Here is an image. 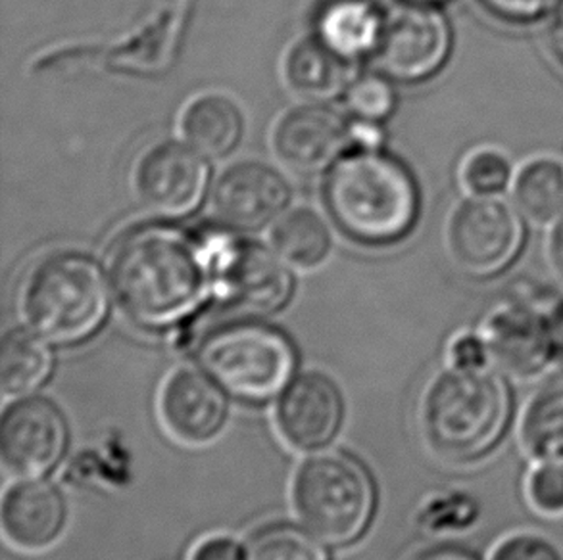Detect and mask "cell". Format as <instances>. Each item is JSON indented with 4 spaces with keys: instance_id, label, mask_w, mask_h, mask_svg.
Returning <instances> with one entry per match:
<instances>
[{
    "instance_id": "obj_29",
    "label": "cell",
    "mask_w": 563,
    "mask_h": 560,
    "mask_svg": "<svg viewBox=\"0 0 563 560\" xmlns=\"http://www.w3.org/2000/svg\"><path fill=\"white\" fill-rule=\"evenodd\" d=\"M490 560H562L556 547L533 534L504 539Z\"/></svg>"
},
{
    "instance_id": "obj_32",
    "label": "cell",
    "mask_w": 563,
    "mask_h": 560,
    "mask_svg": "<svg viewBox=\"0 0 563 560\" xmlns=\"http://www.w3.org/2000/svg\"><path fill=\"white\" fill-rule=\"evenodd\" d=\"M190 560H246V551L229 536H212L192 549Z\"/></svg>"
},
{
    "instance_id": "obj_35",
    "label": "cell",
    "mask_w": 563,
    "mask_h": 560,
    "mask_svg": "<svg viewBox=\"0 0 563 560\" xmlns=\"http://www.w3.org/2000/svg\"><path fill=\"white\" fill-rule=\"evenodd\" d=\"M416 560H479L475 555L465 551L462 547L442 546L434 547L431 551L421 555Z\"/></svg>"
},
{
    "instance_id": "obj_8",
    "label": "cell",
    "mask_w": 563,
    "mask_h": 560,
    "mask_svg": "<svg viewBox=\"0 0 563 560\" xmlns=\"http://www.w3.org/2000/svg\"><path fill=\"white\" fill-rule=\"evenodd\" d=\"M526 240L518 208L495 197L467 200L452 215L449 246L457 267L475 279H490L514 264Z\"/></svg>"
},
{
    "instance_id": "obj_25",
    "label": "cell",
    "mask_w": 563,
    "mask_h": 560,
    "mask_svg": "<svg viewBox=\"0 0 563 560\" xmlns=\"http://www.w3.org/2000/svg\"><path fill=\"white\" fill-rule=\"evenodd\" d=\"M246 560H329L328 549L297 524H269L252 536Z\"/></svg>"
},
{
    "instance_id": "obj_27",
    "label": "cell",
    "mask_w": 563,
    "mask_h": 560,
    "mask_svg": "<svg viewBox=\"0 0 563 560\" xmlns=\"http://www.w3.org/2000/svg\"><path fill=\"white\" fill-rule=\"evenodd\" d=\"M349 107L364 122H377L393 112L395 94L385 79L364 77L352 85Z\"/></svg>"
},
{
    "instance_id": "obj_28",
    "label": "cell",
    "mask_w": 563,
    "mask_h": 560,
    "mask_svg": "<svg viewBox=\"0 0 563 560\" xmlns=\"http://www.w3.org/2000/svg\"><path fill=\"white\" fill-rule=\"evenodd\" d=\"M527 497L539 513L562 515L563 513V464H544L531 472L527 480Z\"/></svg>"
},
{
    "instance_id": "obj_6",
    "label": "cell",
    "mask_w": 563,
    "mask_h": 560,
    "mask_svg": "<svg viewBox=\"0 0 563 560\" xmlns=\"http://www.w3.org/2000/svg\"><path fill=\"white\" fill-rule=\"evenodd\" d=\"M198 361L228 394L252 403L283 394L297 369L289 338L252 321L216 328L200 344Z\"/></svg>"
},
{
    "instance_id": "obj_16",
    "label": "cell",
    "mask_w": 563,
    "mask_h": 560,
    "mask_svg": "<svg viewBox=\"0 0 563 560\" xmlns=\"http://www.w3.org/2000/svg\"><path fill=\"white\" fill-rule=\"evenodd\" d=\"M349 138V127L335 110L302 107L277 125L275 148L283 161L298 171H320L339 158Z\"/></svg>"
},
{
    "instance_id": "obj_11",
    "label": "cell",
    "mask_w": 563,
    "mask_h": 560,
    "mask_svg": "<svg viewBox=\"0 0 563 560\" xmlns=\"http://www.w3.org/2000/svg\"><path fill=\"white\" fill-rule=\"evenodd\" d=\"M161 417L181 444L202 446L218 438L228 423V395L205 369L184 367L162 387Z\"/></svg>"
},
{
    "instance_id": "obj_31",
    "label": "cell",
    "mask_w": 563,
    "mask_h": 560,
    "mask_svg": "<svg viewBox=\"0 0 563 560\" xmlns=\"http://www.w3.org/2000/svg\"><path fill=\"white\" fill-rule=\"evenodd\" d=\"M481 4L504 22L527 23L547 14L558 0H481Z\"/></svg>"
},
{
    "instance_id": "obj_2",
    "label": "cell",
    "mask_w": 563,
    "mask_h": 560,
    "mask_svg": "<svg viewBox=\"0 0 563 560\" xmlns=\"http://www.w3.org/2000/svg\"><path fill=\"white\" fill-rule=\"evenodd\" d=\"M514 397L498 372L450 369L434 379L421 407L429 446L442 459L479 461L510 428Z\"/></svg>"
},
{
    "instance_id": "obj_18",
    "label": "cell",
    "mask_w": 563,
    "mask_h": 560,
    "mask_svg": "<svg viewBox=\"0 0 563 560\" xmlns=\"http://www.w3.org/2000/svg\"><path fill=\"white\" fill-rule=\"evenodd\" d=\"M287 79L300 94L331 99L351 83V58L320 37L300 41L287 56Z\"/></svg>"
},
{
    "instance_id": "obj_23",
    "label": "cell",
    "mask_w": 563,
    "mask_h": 560,
    "mask_svg": "<svg viewBox=\"0 0 563 560\" xmlns=\"http://www.w3.org/2000/svg\"><path fill=\"white\" fill-rule=\"evenodd\" d=\"M514 202L533 223H549L563 213V166L556 159L539 158L521 167L514 182Z\"/></svg>"
},
{
    "instance_id": "obj_13",
    "label": "cell",
    "mask_w": 563,
    "mask_h": 560,
    "mask_svg": "<svg viewBox=\"0 0 563 560\" xmlns=\"http://www.w3.org/2000/svg\"><path fill=\"white\" fill-rule=\"evenodd\" d=\"M343 395L333 380L306 372L283 390L277 403V428L298 451L329 446L343 426Z\"/></svg>"
},
{
    "instance_id": "obj_19",
    "label": "cell",
    "mask_w": 563,
    "mask_h": 560,
    "mask_svg": "<svg viewBox=\"0 0 563 560\" xmlns=\"http://www.w3.org/2000/svg\"><path fill=\"white\" fill-rule=\"evenodd\" d=\"M321 41L346 58L375 51L379 43L383 20L372 0H333L320 15Z\"/></svg>"
},
{
    "instance_id": "obj_5",
    "label": "cell",
    "mask_w": 563,
    "mask_h": 560,
    "mask_svg": "<svg viewBox=\"0 0 563 560\" xmlns=\"http://www.w3.org/2000/svg\"><path fill=\"white\" fill-rule=\"evenodd\" d=\"M292 503L306 528L318 538L333 546H351L372 523L374 482L351 455L325 451L300 464Z\"/></svg>"
},
{
    "instance_id": "obj_20",
    "label": "cell",
    "mask_w": 563,
    "mask_h": 560,
    "mask_svg": "<svg viewBox=\"0 0 563 560\" xmlns=\"http://www.w3.org/2000/svg\"><path fill=\"white\" fill-rule=\"evenodd\" d=\"M53 371V354L41 334L15 328L0 346V387L4 395H25L45 384Z\"/></svg>"
},
{
    "instance_id": "obj_14",
    "label": "cell",
    "mask_w": 563,
    "mask_h": 560,
    "mask_svg": "<svg viewBox=\"0 0 563 560\" xmlns=\"http://www.w3.org/2000/svg\"><path fill=\"white\" fill-rule=\"evenodd\" d=\"M289 187L282 175L262 164H239L221 175L213 190V210L225 225L256 231L282 213Z\"/></svg>"
},
{
    "instance_id": "obj_34",
    "label": "cell",
    "mask_w": 563,
    "mask_h": 560,
    "mask_svg": "<svg viewBox=\"0 0 563 560\" xmlns=\"http://www.w3.org/2000/svg\"><path fill=\"white\" fill-rule=\"evenodd\" d=\"M550 259L558 279L563 280V213L558 217L552 238H550Z\"/></svg>"
},
{
    "instance_id": "obj_7",
    "label": "cell",
    "mask_w": 563,
    "mask_h": 560,
    "mask_svg": "<svg viewBox=\"0 0 563 560\" xmlns=\"http://www.w3.org/2000/svg\"><path fill=\"white\" fill-rule=\"evenodd\" d=\"M202 243L216 294L228 307L249 317H264L289 302L292 279L266 248L218 235H210Z\"/></svg>"
},
{
    "instance_id": "obj_9",
    "label": "cell",
    "mask_w": 563,
    "mask_h": 560,
    "mask_svg": "<svg viewBox=\"0 0 563 560\" xmlns=\"http://www.w3.org/2000/svg\"><path fill=\"white\" fill-rule=\"evenodd\" d=\"M450 53V25L441 10L413 2L390 10L383 20L375 61L400 81H421L442 68Z\"/></svg>"
},
{
    "instance_id": "obj_30",
    "label": "cell",
    "mask_w": 563,
    "mask_h": 560,
    "mask_svg": "<svg viewBox=\"0 0 563 560\" xmlns=\"http://www.w3.org/2000/svg\"><path fill=\"white\" fill-rule=\"evenodd\" d=\"M490 361V349L483 334H460L450 346V363L460 371H483Z\"/></svg>"
},
{
    "instance_id": "obj_21",
    "label": "cell",
    "mask_w": 563,
    "mask_h": 560,
    "mask_svg": "<svg viewBox=\"0 0 563 560\" xmlns=\"http://www.w3.org/2000/svg\"><path fill=\"white\" fill-rule=\"evenodd\" d=\"M184 135L200 154L225 156L243 135V117L231 100L208 94L187 108Z\"/></svg>"
},
{
    "instance_id": "obj_3",
    "label": "cell",
    "mask_w": 563,
    "mask_h": 560,
    "mask_svg": "<svg viewBox=\"0 0 563 560\" xmlns=\"http://www.w3.org/2000/svg\"><path fill=\"white\" fill-rule=\"evenodd\" d=\"M329 212L346 235L367 244L395 243L418 217L410 171L374 148L336 161L325 184Z\"/></svg>"
},
{
    "instance_id": "obj_24",
    "label": "cell",
    "mask_w": 563,
    "mask_h": 560,
    "mask_svg": "<svg viewBox=\"0 0 563 560\" xmlns=\"http://www.w3.org/2000/svg\"><path fill=\"white\" fill-rule=\"evenodd\" d=\"M275 248L283 258L297 266H318L328 256L329 231L325 223L310 210L287 213L274 228Z\"/></svg>"
},
{
    "instance_id": "obj_26",
    "label": "cell",
    "mask_w": 563,
    "mask_h": 560,
    "mask_svg": "<svg viewBox=\"0 0 563 560\" xmlns=\"http://www.w3.org/2000/svg\"><path fill=\"white\" fill-rule=\"evenodd\" d=\"M511 179L510 159L496 148H477L460 164V184L470 197L500 194Z\"/></svg>"
},
{
    "instance_id": "obj_17",
    "label": "cell",
    "mask_w": 563,
    "mask_h": 560,
    "mask_svg": "<svg viewBox=\"0 0 563 560\" xmlns=\"http://www.w3.org/2000/svg\"><path fill=\"white\" fill-rule=\"evenodd\" d=\"M490 359L518 377H531L552 363L549 323L527 307H503L485 323Z\"/></svg>"
},
{
    "instance_id": "obj_4",
    "label": "cell",
    "mask_w": 563,
    "mask_h": 560,
    "mask_svg": "<svg viewBox=\"0 0 563 560\" xmlns=\"http://www.w3.org/2000/svg\"><path fill=\"white\" fill-rule=\"evenodd\" d=\"M23 315L31 328L60 346L89 340L104 325L110 290L99 264L64 251L43 259L23 288Z\"/></svg>"
},
{
    "instance_id": "obj_36",
    "label": "cell",
    "mask_w": 563,
    "mask_h": 560,
    "mask_svg": "<svg viewBox=\"0 0 563 560\" xmlns=\"http://www.w3.org/2000/svg\"><path fill=\"white\" fill-rule=\"evenodd\" d=\"M552 45L563 61V0H558L556 12L552 20Z\"/></svg>"
},
{
    "instance_id": "obj_22",
    "label": "cell",
    "mask_w": 563,
    "mask_h": 560,
    "mask_svg": "<svg viewBox=\"0 0 563 560\" xmlns=\"http://www.w3.org/2000/svg\"><path fill=\"white\" fill-rule=\"evenodd\" d=\"M521 441L534 461L563 464V380L533 395L521 421Z\"/></svg>"
},
{
    "instance_id": "obj_33",
    "label": "cell",
    "mask_w": 563,
    "mask_h": 560,
    "mask_svg": "<svg viewBox=\"0 0 563 560\" xmlns=\"http://www.w3.org/2000/svg\"><path fill=\"white\" fill-rule=\"evenodd\" d=\"M549 323L550 348H552V363L563 367V302L558 303L556 310L547 318Z\"/></svg>"
},
{
    "instance_id": "obj_1",
    "label": "cell",
    "mask_w": 563,
    "mask_h": 560,
    "mask_svg": "<svg viewBox=\"0 0 563 560\" xmlns=\"http://www.w3.org/2000/svg\"><path fill=\"white\" fill-rule=\"evenodd\" d=\"M112 282L123 311L148 328L181 323L212 282L205 243L172 227H141L112 256Z\"/></svg>"
},
{
    "instance_id": "obj_10",
    "label": "cell",
    "mask_w": 563,
    "mask_h": 560,
    "mask_svg": "<svg viewBox=\"0 0 563 560\" xmlns=\"http://www.w3.org/2000/svg\"><path fill=\"white\" fill-rule=\"evenodd\" d=\"M68 447V423L56 403L30 395L12 403L0 423V455L12 477L53 472Z\"/></svg>"
},
{
    "instance_id": "obj_15",
    "label": "cell",
    "mask_w": 563,
    "mask_h": 560,
    "mask_svg": "<svg viewBox=\"0 0 563 560\" xmlns=\"http://www.w3.org/2000/svg\"><path fill=\"white\" fill-rule=\"evenodd\" d=\"M68 523V505L51 482L25 478L8 490L2 501V528L8 541L22 551L53 547Z\"/></svg>"
},
{
    "instance_id": "obj_12",
    "label": "cell",
    "mask_w": 563,
    "mask_h": 560,
    "mask_svg": "<svg viewBox=\"0 0 563 560\" xmlns=\"http://www.w3.org/2000/svg\"><path fill=\"white\" fill-rule=\"evenodd\" d=\"M206 184L208 166L190 144H158L139 164V197L148 210L168 217L192 212L205 197Z\"/></svg>"
}]
</instances>
